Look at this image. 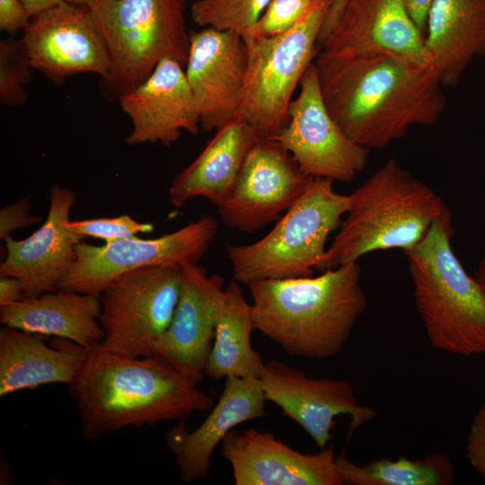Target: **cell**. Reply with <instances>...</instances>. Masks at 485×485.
I'll list each match as a JSON object with an SVG mask.
<instances>
[{"label": "cell", "mask_w": 485, "mask_h": 485, "mask_svg": "<svg viewBox=\"0 0 485 485\" xmlns=\"http://www.w3.org/2000/svg\"><path fill=\"white\" fill-rule=\"evenodd\" d=\"M327 110L344 134L370 150L429 126L446 107L433 66L383 52L335 56L319 51L314 62Z\"/></svg>", "instance_id": "cell-1"}, {"label": "cell", "mask_w": 485, "mask_h": 485, "mask_svg": "<svg viewBox=\"0 0 485 485\" xmlns=\"http://www.w3.org/2000/svg\"><path fill=\"white\" fill-rule=\"evenodd\" d=\"M163 358L128 357L90 348L69 384L84 439L128 427L154 426L207 411L215 402Z\"/></svg>", "instance_id": "cell-2"}, {"label": "cell", "mask_w": 485, "mask_h": 485, "mask_svg": "<svg viewBox=\"0 0 485 485\" xmlns=\"http://www.w3.org/2000/svg\"><path fill=\"white\" fill-rule=\"evenodd\" d=\"M357 262L319 276L248 285L255 329L290 356L327 359L341 352L367 300Z\"/></svg>", "instance_id": "cell-3"}, {"label": "cell", "mask_w": 485, "mask_h": 485, "mask_svg": "<svg viewBox=\"0 0 485 485\" xmlns=\"http://www.w3.org/2000/svg\"><path fill=\"white\" fill-rule=\"evenodd\" d=\"M348 197L347 216L315 270L357 262L376 251L410 250L449 210L432 188L393 158Z\"/></svg>", "instance_id": "cell-4"}, {"label": "cell", "mask_w": 485, "mask_h": 485, "mask_svg": "<svg viewBox=\"0 0 485 485\" xmlns=\"http://www.w3.org/2000/svg\"><path fill=\"white\" fill-rule=\"evenodd\" d=\"M450 210L404 251L417 311L430 345L469 357L485 354V295L452 247Z\"/></svg>", "instance_id": "cell-5"}, {"label": "cell", "mask_w": 485, "mask_h": 485, "mask_svg": "<svg viewBox=\"0 0 485 485\" xmlns=\"http://www.w3.org/2000/svg\"><path fill=\"white\" fill-rule=\"evenodd\" d=\"M334 181L311 178L297 200L261 239L229 245L233 280L248 286L261 279L313 276L326 251L328 236L339 229L349 197L336 192Z\"/></svg>", "instance_id": "cell-6"}, {"label": "cell", "mask_w": 485, "mask_h": 485, "mask_svg": "<svg viewBox=\"0 0 485 485\" xmlns=\"http://www.w3.org/2000/svg\"><path fill=\"white\" fill-rule=\"evenodd\" d=\"M89 8L109 50L110 69L101 79L107 97L134 89L164 59L185 66L186 0H101Z\"/></svg>", "instance_id": "cell-7"}, {"label": "cell", "mask_w": 485, "mask_h": 485, "mask_svg": "<svg viewBox=\"0 0 485 485\" xmlns=\"http://www.w3.org/2000/svg\"><path fill=\"white\" fill-rule=\"evenodd\" d=\"M331 0H313L288 31L245 40L248 70L237 116L260 138L276 137L288 121L293 93L317 56L322 27Z\"/></svg>", "instance_id": "cell-8"}, {"label": "cell", "mask_w": 485, "mask_h": 485, "mask_svg": "<svg viewBox=\"0 0 485 485\" xmlns=\"http://www.w3.org/2000/svg\"><path fill=\"white\" fill-rule=\"evenodd\" d=\"M181 266H149L128 271L101 295L99 322L103 339L97 346L128 357L154 355L178 304Z\"/></svg>", "instance_id": "cell-9"}, {"label": "cell", "mask_w": 485, "mask_h": 485, "mask_svg": "<svg viewBox=\"0 0 485 485\" xmlns=\"http://www.w3.org/2000/svg\"><path fill=\"white\" fill-rule=\"evenodd\" d=\"M216 220L203 215L170 234L156 238L134 236L103 245L84 241L58 289L101 295L119 277L137 269L186 263L198 264L215 239Z\"/></svg>", "instance_id": "cell-10"}, {"label": "cell", "mask_w": 485, "mask_h": 485, "mask_svg": "<svg viewBox=\"0 0 485 485\" xmlns=\"http://www.w3.org/2000/svg\"><path fill=\"white\" fill-rule=\"evenodd\" d=\"M299 86V94L288 108L287 125L271 139L278 141L309 177L341 182L354 180L367 165L371 150L349 139L329 113L314 63L304 74Z\"/></svg>", "instance_id": "cell-11"}, {"label": "cell", "mask_w": 485, "mask_h": 485, "mask_svg": "<svg viewBox=\"0 0 485 485\" xmlns=\"http://www.w3.org/2000/svg\"><path fill=\"white\" fill-rule=\"evenodd\" d=\"M20 41L32 69L56 84L83 73L108 75L107 43L87 6L61 3L33 15Z\"/></svg>", "instance_id": "cell-12"}, {"label": "cell", "mask_w": 485, "mask_h": 485, "mask_svg": "<svg viewBox=\"0 0 485 485\" xmlns=\"http://www.w3.org/2000/svg\"><path fill=\"white\" fill-rule=\"evenodd\" d=\"M311 178L278 141L260 137L231 192L216 206L221 221L232 229L255 233L279 218L302 195Z\"/></svg>", "instance_id": "cell-13"}, {"label": "cell", "mask_w": 485, "mask_h": 485, "mask_svg": "<svg viewBox=\"0 0 485 485\" xmlns=\"http://www.w3.org/2000/svg\"><path fill=\"white\" fill-rule=\"evenodd\" d=\"M260 379L266 401L276 404L286 417L301 426L321 449L332 439L338 416L350 417V436L378 414L357 403L348 381L309 377L278 359L265 362Z\"/></svg>", "instance_id": "cell-14"}, {"label": "cell", "mask_w": 485, "mask_h": 485, "mask_svg": "<svg viewBox=\"0 0 485 485\" xmlns=\"http://www.w3.org/2000/svg\"><path fill=\"white\" fill-rule=\"evenodd\" d=\"M184 66L200 128L217 129L234 119L248 70V48L242 37L211 27L191 31Z\"/></svg>", "instance_id": "cell-15"}, {"label": "cell", "mask_w": 485, "mask_h": 485, "mask_svg": "<svg viewBox=\"0 0 485 485\" xmlns=\"http://www.w3.org/2000/svg\"><path fill=\"white\" fill-rule=\"evenodd\" d=\"M235 485H342L334 445L296 451L270 431L233 428L221 443Z\"/></svg>", "instance_id": "cell-16"}, {"label": "cell", "mask_w": 485, "mask_h": 485, "mask_svg": "<svg viewBox=\"0 0 485 485\" xmlns=\"http://www.w3.org/2000/svg\"><path fill=\"white\" fill-rule=\"evenodd\" d=\"M224 285L222 276L208 275L198 264H183L173 317L154 347V355L197 383L205 376Z\"/></svg>", "instance_id": "cell-17"}, {"label": "cell", "mask_w": 485, "mask_h": 485, "mask_svg": "<svg viewBox=\"0 0 485 485\" xmlns=\"http://www.w3.org/2000/svg\"><path fill=\"white\" fill-rule=\"evenodd\" d=\"M319 47L329 55L383 52L432 66L423 31L410 17L405 0H348L338 23Z\"/></svg>", "instance_id": "cell-18"}, {"label": "cell", "mask_w": 485, "mask_h": 485, "mask_svg": "<svg viewBox=\"0 0 485 485\" xmlns=\"http://www.w3.org/2000/svg\"><path fill=\"white\" fill-rule=\"evenodd\" d=\"M75 197L74 190L53 185L48 216L40 227L25 239L4 240L6 256L0 275L19 278L26 297L57 290L76 259V245L84 237L66 225Z\"/></svg>", "instance_id": "cell-19"}, {"label": "cell", "mask_w": 485, "mask_h": 485, "mask_svg": "<svg viewBox=\"0 0 485 485\" xmlns=\"http://www.w3.org/2000/svg\"><path fill=\"white\" fill-rule=\"evenodd\" d=\"M183 66L176 60L164 59L142 84L119 98L132 123L128 145L169 146L182 130L198 132L199 115Z\"/></svg>", "instance_id": "cell-20"}, {"label": "cell", "mask_w": 485, "mask_h": 485, "mask_svg": "<svg viewBox=\"0 0 485 485\" xmlns=\"http://www.w3.org/2000/svg\"><path fill=\"white\" fill-rule=\"evenodd\" d=\"M266 402L260 378L227 377L220 398L197 428L190 432L181 419L168 430L165 445L182 482L205 479L215 449L238 425L266 417Z\"/></svg>", "instance_id": "cell-21"}, {"label": "cell", "mask_w": 485, "mask_h": 485, "mask_svg": "<svg viewBox=\"0 0 485 485\" xmlns=\"http://www.w3.org/2000/svg\"><path fill=\"white\" fill-rule=\"evenodd\" d=\"M3 325L0 329V396L43 384H70L89 348L71 340Z\"/></svg>", "instance_id": "cell-22"}, {"label": "cell", "mask_w": 485, "mask_h": 485, "mask_svg": "<svg viewBox=\"0 0 485 485\" xmlns=\"http://www.w3.org/2000/svg\"><path fill=\"white\" fill-rule=\"evenodd\" d=\"M239 116L216 129L197 158L172 180L169 201L181 207L196 197L218 206L231 192L248 153L259 139Z\"/></svg>", "instance_id": "cell-23"}, {"label": "cell", "mask_w": 485, "mask_h": 485, "mask_svg": "<svg viewBox=\"0 0 485 485\" xmlns=\"http://www.w3.org/2000/svg\"><path fill=\"white\" fill-rule=\"evenodd\" d=\"M426 48L444 87L456 86L474 58L485 56V0H433Z\"/></svg>", "instance_id": "cell-24"}, {"label": "cell", "mask_w": 485, "mask_h": 485, "mask_svg": "<svg viewBox=\"0 0 485 485\" xmlns=\"http://www.w3.org/2000/svg\"><path fill=\"white\" fill-rule=\"evenodd\" d=\"M101 295L57 289L0 307V322L92 348L103 339Z\"/></svg>", "instance_id": "cell-25"}, {"label": "cell", "mask_w": 485, "mask_h": 485, "mask_svg": "<svg viewBox=\"0 0 485 485\" xmlns=\"http://www.w3.org/2000/svg\"><path fill=\"white\" fill-rule=\"evenodd\" d=\"M255 330L251 305L240 284L232 280L225 288L217 313L205 375L215 381L227 377L260 378L265 362L251 347V337Z\"/></svg>", "instance_id": "cell-26"}, {"label": "cell", "mask_w": 485, "mask_h": 485, "mask_svg": "<svg viewBox=\"0 0 485 485\" xmlns=\"http://www.w3.org/2000/svg\"><path fill=\"white\" fill-rule=\"evenodd\" d=\"M336 466L343 483L350 485H450L454 477L452 461L439 452L414 460L384 457L364 465L341 453L336 455Z\"/></svg>", "instance_id": "cell-27"}, {"label": "cell", "mask_w": 485, "mask_h": 485, "mask_svg": "<svg viewBox=\"0 0 485 485\" xmlns=\"http://www.w3.org/2000/svg\"><path fill=\"white\" fill-rule=\"evenodd\" d=\"M270 0H195L190 15L201 27L235 32L248 40Z\"/></svg>", "instance_id": "cell-28"}, {"label": "cell", "mask_w": 485, "mask_h": 485, "mask_svg": "<svg viewBox=\"0 0 485 485\" xmlns=\"http://www.w3.org/2000/svg\"><path fill=\"white\" fill-rule=\"evenodd\" d=\"M32 67L22 43L14 39L0 42V101L4 106L23 105L28 98L24 86L32 79Z\"/></svg>", "instance_id": "cell-29"}, {"label": "cell", "mask_w": 485, "mask_h": 485, "mask_svg": "<svg viewBox=\"0 0 485 485\" xmlns=\"http://www.w3.org/2000/svg\"><path fill=\"white\" fill-rule=\"evenodd\" d=\"M66 225L84 238L88 236L101 239L105 243L137 236L138 234L151 233L154 230L153 224L138 222L126 214L110 217L69 220Z\"/></svg>", "instance_id": "cell-30"}, {"label": "cell", "mask_w": 485, "mask_h": 485, "mask_svg": "<svg viewBox=\"0 0 485 485\" xmlns=\"http://www.w3.org/2000/svg\"><path fill=\"white\" fill-rule=\"evenodd\" d=\"M312 2L313 0H270L249 39L253 36L278 35L288 31L304 16Z\"/></svg>", "instance_id": "cell-31"}, {"label": "cell", "mask_w": 485, "mask_h": 485, "mask_svg": "<svg viewBox=\"0 0 485 485\" xmlns=\"http://www.w3.org/2000/svg\"><path fill=\"white\" fill-rule=\"evenodd\" d=\"M465 450L472 467L485 480V400L471 423Z\"/></svg>", "instance_id": "cell-32"}, {"label": "cell", "mask_w": 485, "mask_h": 485, "mask_svg": "<svg viewBox=\"0 0 485 485\" xmlns=\"http://www.w3.org/2000/svg\"><path fill=\"white\" fill-rule=\"evenodd\" d=\"M31 208L30 196L13 202L0 210V239L5 240L17 229L36 225L40 216L30 214Z\"/></svg>", "instance_id": "cell-33"}, {"label": "cell", "mask_w": 485, "mask_h": 485, "mask_svg": "<svg viewBox=\"0 0 485 485\" xmlns=\"http://www.w3.org/2000/svg\"><path fill=\"white\" fill-rule=\"evenodd\" d=\"M31 19L22 0H0V30L9 34L24 31Z\"/></svg>", "instance_id": "cell-34"}, {"label": "cell", "mask_w": 485, "mask_h": 485, "mask_svg": "<svg viewBox=\"0 0 485 485\" xmlns=\"http://www.w3.org/2000/svg\"><path fill=\"white\" fill-rule=\"evenodd\" d=\"M25 296L22 281L13 276L0 275V307L22 300Z\"/></svg>", "instance_id": "cell-35"}, {"label": "cell", "mask_w": 485, "mask_h": 485, "mask_svg": "<svg viewBox=\"0 0 485 485\" xmlns=\"http://www.w3.org/2000/svg\"><path fill=\"white\" fill-rule=\"evenodd\" d=\"M31 17L53 5L69 3L92 7L101 0H22Z\"/></svg>", "instance_id": "cell-36"}, {"label": "cell", "mask_w": 485, "mask_h": 485, "mask_svg": "<svg viewBox=\"0 0 485 485\" xmlns=\"http://www.w3.org/2000/svg\"><path fill=\"white\" fill-rule=\"evenodd\" d=\"M347 2L348 0H331L322 27L319 44L331 32L338 23Z\"/></svg>", "instance_id": "cell-37"}, {"label": "cell", "mask_w": 485, "mask_h": 485, "mask_svg": "<svg viewBox=\"0 0 485 485\" xmlns=\"http://www.w3.org/2000/svg\"><path fill=\"white\" fill-rule=\"evenodd\" d=\"M433 0H405L410 17L417 26L424 31L427 17Z\"/></svg>", "instance_id": "cell-38"}, {"label": "cell", "mask_w": 485, "mask_h": 485, "mask_svg": "<svg viewBox=\"0 0 485 485\" xmlns=\"http://www.w3.org/2000/svg\"><path fill=\"white\" fill-rule=\"evenodd\" d=\"M472 277L485 295V243L482 248L481 257L478 264V268Z\"/></svg>", "instance_id": "cell-39"}]
</instances>
